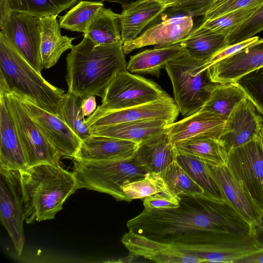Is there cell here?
Returning a JSON list of instances; mask_svg holds the SVG:
<instances>
[{
	"instance_id": "cell-38",
	"label": "cell",
	"mask_w": 263,
	"mask_h": 263,
	"mask_svg": "<svg viewBox=\"0 0 263 263\" xmlns=\"http://www.w3.org/2000/svg\"><path fill=\"white\" fill-rule=\"evenodd\" d=\"M259 6L238 9L211 20L203 21L200 26L227 37L248 19Z\"/></svg>"
},
{
	"instance_id": "cell-6",
	"label": "cell",
	"mask_w": 263,
	"mask_h": 263,
	"mask_svg": "<svg viewBox=\"0 0 263 263\" xmlns=\"http://www.w3.org/2000/svg\"><path fill=\"white\" fill-rule=\"evenodd\" d=\"M205 63L185 54L165 67L172 82L174 101L184 117L199 111L217 85L211 80L208 68L204 69Z\"/></svg>"
},
{
	"instance_id": "cell-32",
	"label": "cell",
	"mask_w": 263,
	"mask_h": 263,
	"mask_svg": "<svg viewBox=\"0 0 263 263\" xmlns=\"http://www.w3.org/2000/svg\"><path fill=\"white\" fill-rule=\"evenodd\" d=\"M246 97L243 90L236 82L217 84L201 109L226 120L235 107Z\"/></svg>"
},
{
	"instance_id": "cell-18",
	"label": "cell",
	"mask_w": 263,
	"mask_h": 263,
	"mask_svg": "<svg viewBox=\"0 0 263 263\" xmlns=\"http://www.w3.org/2000/svg\"><path fill=\"white\" fill-rule=\"evenodd\" d=\"M122 243L135 257H142L158 263H201L199 258L185 254L170 243L158 241L128 230Z\"/></svg>"
},
{
	"instance_id": "cell-8",
	"label": "cell",
	"mask_w": 263,
	"mask_h": 263,
	"mask_svg": "<svg viewBox=\"0 0 263 263\" xmlns=\"http://www.w3.org/2000/svg\"><path fill=\"white\" fill-rule=\"evenodd\" d=\"M168 97L156 83L125 70L116 73L106 89L101 104L90 116L136 106Z\"/></svg>"
},
{
	"instance_id": "cell-49",
	"label": "cell",
	"mask_w": 263,
	"mask_h": 263,
	"mask_svg": "<svg viewBox=\"0 0 263 263\" xmlns=\"http://www.w3.org/2000/svg\"><path fill=\"white\" fill-rule=\"evenodd\" d=\"M159 1L161 3L165 5L167 9L169 7H171L176 4L179 3V2L182 0H157Z\"/></svg>"
},
{
	"instance_id": "cell-16",
	"label": "cell",
	"mask_w": 263,
	"mask_h": 263,
	"mask_svg": "<svg viewBox=\"0 0 263 263\" xmlns=\"http://www.w3.org/2000/svg\"><path fill=\"white\" fill-rule=\"evenodd\" d=\"M191 16L181 15L167 18L146 29L134 40L123 43L125 54L147 46L162 47L180 43L193 28Z\"/></svg>"
},
{
	"instance_id": "cell-37",
	"label": "cell",
	"mask_w": 263,
	"mask_h": 263,
	"mask_svg": "<svg viewBox=\"0 0 263 263\" xmlns=\"http://www.w3.org/2000/svg\"><path fill=\"white\" fill-rule=\"evenodd\" d=\"M168 188L160 174L148 173L144 177L127 183L123 186V191L129 201L145 198Z\"/></svg>"
},
{
	"instance_id": "cell-30",
	"label": "cell",
	"mask_w": 263,
	"mask_h": 263,
	"mask_svg": "<svg viewBox=\"0 0 263 263\" xmlns=\"http://www.w3.org/2000/svg\"><path fill=\"white\" fill-rule=\"evenodd\" d=\"M177 151L193 156L214 165L226 164L227 152L218 139L209 137H194L174 146Z\"/></svg>"
},
{
	"instance_id": "cell-23",
	"label": "cell",
	"mask_w": 263,
	"mask_h": 263,
	"mask_svg": "<svg viewBox=\"0 0 263 263\" xmlns=\"http://www.w3.org/2000/svg\"><path fill=\"white\" fill-rule=\"evenodd\" d=\"M122 7L120 21L123 43L137 38L146 26L167 9L157 0H136Z\"/></svg>"
},
{
	"instance_id": "cell-45",
	"label": "cell",
	"mask_w": 263,
	"mask_h": 263,
	"mask_svg": "<svg viewBox=\"0 0 263 263\" xmlns=\"http://www.w3.org/2000/svg\"><path fill=\"white\" fill-rule=\"evenodd\" d=\"M251 234L258 246L261 249L263 248V213L252 226Z\"/></svg>"
},
{
	"instance_id": "cell-51",
	"label": "cell",
	"mask_w": 263,
	"mask_h": 263,
	"mask_svg": "<svg viewBox=\"0 0 263 263\" xmlns=\"http://www.w3.org/2000/svg\"><path fill=\"white\" fill-rule=\"evenodd\" d=\"M260 140H261V141L262 145L263 146V128H262V129L261 130V134H260Z\"/></svg>"
},
{
	"instance_id": "cell-46",
	"label": "cell",
	"mask_w": 263,
	"mask_h": 263,
	"mask_svg": "<svg viewBox=\"0 0 263 263\" xmlns=\"http://www.w3.org/2000/svg\"><path fill=\"white\" fill-rule=\"evenodd\" d=\"M234 263H263V248L237 259Z\"/></svg>"
},
{
	"instance_id": "cell-29",
	"label": "cell",
	"mask_w": 263,
	"mask_h": 263,
	"mask_svg": "<svg viewBox=\"0 0 263 263\" xmlns=\"http://www.w3.org/2000/svg\"><path fill=\"white\" fill-rule=\"evenodd\" d=\"M84 37L98 45L121 42L120 14L103 6L89 23Z\"/></svg>"
},
{
	"instance_id": "cell-26",
	"label": "cell",
	"mask_w": 263,
	"mask_h": 263,
	"mask_svg": "<svg viewBox=\"0 0 263 263\" xmlns=\"http://www.w3.org/2000/svg\"><path fill=\"white\" fill-rule=\"evenodd\" d=\"M186 54L179 43L162 47H155L139 52L130 57L127 70L136 74H149L158 78L160 71L170 62Z\"/></svg>"
},
{
	"instance_id": "cell-9",
	"label": "cell",
	"mask_w": 263,
	"mask_h": 263,
	"mask_svg": "<svg viewBox=\"0 0 263 263\" xmlns=\"http://www.w3.org/2000/svg\"><path fill=\"white\" fill-rule=\"evenodd\" d=\"M14 119L28 166L48 163L60 165L62 155L48 142L14 93L0 89Z\"/></svg>"
},
{
	"instance_id": "cell-44",
	"label": "cell",
	"mask_w": 263,
	"mask_h": 263,
	"mask_svg": "<svg viewBox=\"0 0 263 263\" xmlns=\"http://www.w3.org/2000/svg\"><path fill=\"white\" fill-rule=\"evenodd\" d=\"M258 40V36H254L240 43L226 47L217 52L206 63L204 64L203 65L204 68L207 69L217 61L239 52L246 47L254 44Z\"/></svg>"
},
{
	"instance_id": "cell-20",
	"label": "cell",
	"mask_w": 263,
	"mask_h": 263,
	"mask_svg": "<svg viewBox=\"0 0 263 263\" xmlns=\"http://www.w3.org/2000/svg\"><path fill=\"white\" fill-rule=\"evenodd\" d=\"M225 121L223 118L200 109L179 121L168 124L167 131L173 146L194 137H209L219 139Z\"/></svg>"
},
{
	"instance_id": "cell-5",
	"label": "cell",
	"mask_w": 263,
	"mask_h": 263,
	"mask_svg": "<svg viewBox=\"0 0 263 263\" xmlns=\"http://www.w3.org/2000/svg\"><path fill=\"white\" fill-rule=\"evenodd\" d=\"M73 173L78 189L85 188L129 202L123 191L124 184L144 177L148 173L134 157L124 159L74 161Z\"/></svg>"
},
{
	"instance_id": "cell-22",
	"label": "cell",
	"mask_w": 263,
	"mask_h": 263,
	"mask_svg": "<svg viewBox=\"0 0 263 263\" xmlns=\"http://www.w3.org/2000/svg\"><path fill=\"white\" fill-rule=\"evenodd\" d=\"M205 165L226 200L252 227L262 213L241 189L226 165H214L206 163Z\"/></svg>"
},
{
	"instance_id": "cell-3",
	"label": "cell",
	"mask_w": 263,
	"mask_h": 263,
	"mask_svg": "<svg viewBox=\"0 0 263 263\" xmlns=\"http://www.w3.org/2000/svg\"><path fill=\"white\" fill-rule=\"evenodd\" d=\"M23 218L26 223L54 219L78 189L73 172L43 163L20 170Z\"/></svg>"
},
{
	"instance_id": "cell-15",
	"label": "cell",
	"mask_w": 263,
	"mask_h": 263,
	"mask_svg": "<svg viewBox=\"0 0 263 263\" xmlns=\"http://www.w3.org/2000/svg\"><path fill=\"white\" fill-rule=\"evenodd\" d=\"M174 100L170 96L160 100L122 109L89 116L85 124L91 128L152 119H160L170 124L174 122L179 114Z\"/></svg>"
},
{
	"instance_id": "cell-25",
	"label": "cell",
	"mask_w": 263,
	"mask_h": 263,
	"mask_svg": "<svg viewBox=\"0 0 263 263\" xmlns=\"http://www.w3.org/2000/svg\"><path fill=\"white\" fill-rule=\"evenodd\" d=\"M170 123L160 119H152L95 127L89 129L91 135L114 137L141 143L165 131Z\"/></svg>"
},
{
	"instance_id": "cell-47",
	"label": "cell",
	"mask_w": 263,
	"mask_h": 263,
	"mask_svg": "<svg viewBox=\"0 0 263 263\" xmlns=\"http://www.w3.org/2000/svg\"><path fill=\"white\" fill-rule=\"evenodd\" d=\"M97 103L94 96L85 98L82 104V109L84 116L89 117L96 109Z\"/></svg>"
},
{
	"instance_id": "cell-17",
	"label": "cell",
	"mask_w": 263,
	"mask_h": 263,
	"mask_svg": "<svg viewBox=\"0 0 263 263\" xmlns=\"http://www.w3.org/2000/svg\"><path fill=\"white\" fill-rule=\"evenodd\" d=\"M263 66V39L239 52L221 60L208 68L212 82H236L243 75Z\"/></svg>"
},
{
	"instance_id": "cell-48",
	"label": "cell",
	"mask_w": 263,
	"mask_h": 263,
	"mask_svg": "<svg viewBox=\"0 0 263 263\" xmlns=\"http://www.w3.org/2000/svg\"><path fill=\"white\" fill-rule=\"evenodd\" d=\"M10 11L8 0H0V25L4 22Z\"/></svg>"
},
{
	"instance_id": "cell-11",
	"label": "cell",
	"mask_w": 263,
	"mask_h": 263,
	"mask_svg": "<svg viewBox=\"0 0 263 263\" xmlns=\"http://www.w3.org/2000/svg\"><path fill=\"white\" fill-rule=\"evenodd\" d=\"M1 32L40 74L41 63L40 17L30 14L11 11L0 25Z\"/></svg>"
},
{
	"instance_id": "cell-33",
	"label": "cell",
	"mask_w": 263,
	"mask_h": 263,
	"mask_svg": "<svg viewBox=\"0 0 263 263\" xmlns=\"http://www.w3.org/2000/svg\"><path fill=\"white\" fill-rule=\"evenodd\" d=\"M84 99L67 92L59 104L58 116L82 141L91 135L85 124V116L82 109Z\"/></svg>"
},
{
	"instance_id": "cell-35",
	"label": "cell",
	"mask_w": 263,
	"mask_h": 263,
	"mask_svg": "<svg viewBox=\"0 0 263 263\" xmlns=\"http://www.w3.org/2000/svg\"><path fill=\"white\" fill-rule=\"evenodd\" d=\"M80 0H8L11 11L23 12L42 17L58 15Z\"/></svg>"
},
{
	"instance_id": "cell-40",
	"label": "cell",
	"mask_w": 263,
	"mask_h": 263,
	"mask_svg": "<svg viewBox=\"0 0 263 263\" xmlns=\"http://www.w3.org/2000/svg\"><path fill=\"white\" fill-rule=\"evenodd\" d=\"M263 30V2L253 14L227 36V47L243 42Z\"/></svg>"
},
{
	"instance_id": "cell-41",
	"label": "cell",
	"mask_w": 263,
	"mask_h": 263,
	"mask_svg": "<svg viewBox=\"0 0 263 263\" xmlns=\"http://www.w3.org/2000/svg\"><path fill=\"white\" fill-rule=\"evenodd\" d=\"M262 2L263 0H214L203 21L211 20L238 9L259 6Z\"/></svg>"
},
{
	"instance_id": "cell-36",
	"label": "cell",
	"mask_w": 263,
	"mask_h": 263,
	"mask_svg": "<svg viewBox=\"0 0 263 263\" xmlns=\"http://www.w3.org/2000/svg\"><path fill=\"white\" fill-rule=\"evenodd\" d=\"M168 187L179 196L204 195L203 189L188 175L176 160L160 173Z\"/></svg>"
},
{
	"instance_id": "cell-50",
	"label": "cell",
	"mask_w": 263,
	"mask_h": 263,
	"mask_svg": "<svg viewBox=\"0 0 263 263\" xmlns=\"http://www.w3.org/2000/svg\"><path fill=\"white\" fill-rule=\"evenodd\" d=\"M134 1L136 0H101V2H108L110 3H116L121 4V6H122Z\"/></svg>"
},
{
	"instance_id": "cell-12",
	"label": "cell",
	"mask_w": 263,
	"mask_h": 263,
	"mask_svg": "<svg viewBox=\"0 0 263 263\" xmlns=\"http://www.w3.org/2000/svg\"><path fill=\"white\" fill-rule=\"evenodd\" d=\"M0 174L1 221L20 256L25 242L20 171L0 167Z\"/></svg>"
},
{
	"instance_id": "cell-10",
	"label": "cell",
	"mask_w": 263,
	"mask_h": 263,
	"mask_svg": "<svg viewBox=\"0 0 263 263\" xmlns=\"http://www.w3.org/2000/svg\"><path fill=\"white\" fill-rule=\"evenodd\" d=\"M226 165L241 189L263 213V146L260 137L229 151Z\"/></svg>"
},
{
	"instance_id": "cell-1",
	"label": "cell",
	"mask_w": 263,
	"mask_h": 263,
	"mask_svg": "<svg viewBox=\"0 0 263 263\" xmlns=\"http://www.w3.org/2000/svg\"><path fill=\"white\" fill-rule=\"evenodd\" d=\"M178 208L147 211L128 220V230L172 243L205 232L251 234L252 227L226 200L180 196Z\"/></svg>"
},
{
	"instance_id": "cell-24",
	"label": "cell",
	"mask_w": 263,
	"mask_h": 263,
	"mask_svg": "<svg viewBox=\"0 0 263 263\" xmlns=\"http://www.w3.org/2000/svg\"><path fill=\"white\" fill-rule=\"evenodd\" d=\"M176 155L166 129L140 143L134 158L149 172L160 174L176 160Z\"/></svg>"
},
{
	"instance_id": "cell-34",
	"label": "cell",
	"mask_w": 263,
	"mask_h": 263,
	"mask_svg": "<svg viewBox=\"0 0 263 263\" xmlns=\"http://www.w3.org/2000/svg\"><path fill=\"white\" fill-rule=\"evenodd\" d=\"M103 6L101 2L82 1L64 15L59 17L60 27L84 33L93 17Z\"/></svg>"
},
{
	"instance_id": "cell-31",
	"label": "cell",
	"mask_w": 263,
	"mask_h": 263,
	"mask_svg": "<svg viewBox=\"0 0 263 263\" xmlns=\"http://www.w3.org/2000/svg\"><path fill=\"white\" fill-rule=\"evenodd\" d=\"M176 160L203 189L204 196L217 200H226L219 186L208 172L205 162L193 156L178 151Z\"/></svg>"
},
{
	"instance_id": "cell-27",
	"label": "cell",
	"mask_w": 263,
	"mask_h": 263,
	"mask_svg": "<svg viewBox=\"0 0 263 263\" xmlns=\"http://www.w3.org/2000/svg\"><path fill=\"white\" fill-rule=\"evenodd\" d=\"M57 15L40 17V54L43 68L54 66L61 55L73 46V37L61 33Z\"/></svg>"
},
{
	"instance_id": "cell-4",
	"label": "cell",
	"mask_w": 263,
	"mask_h": 263,
	"mask_svg": "<svg viewBox=\"0 0 263 263\" xmlns=\"http://www.w3.org/2000/svg\"><path fill=\"white\" fill-rule=\"evenodd\" d=\"M0 89L25 97L56 116L65 95L36 71L1 32Z\"/></svg>"
},
{
	"instance_id": "cell-7",
	"label": "cell",
	"mask_w": 263,
	"mask_h": 263,
	"mask_svg": "<svg viewBox=\"0 0 263 263\" xmlns=\"http://www.w3.org/2000/svg\"><path fill=\"white\" fill-rule=\"evenodd\" d=\"M171 244L182 252L201 259L204 262L234 263L237 259L261 249L252 234L205 232Z\"/></svg>"
},
{
	"instance_id": "cell-42",
	"label": "cell",
	"mask_w": 263,
	"mask_h": 263,
	"mask_svg": "<svg viewBox=\"0 0 263 263\" xmlns=\"http://www.w3.org/2000/svg\"><path fill=\"white\" fill-rule=\"evenodd\" d=\"M214 0H182L166 9L172 15L204 16ZM165 10V11H166Z\"/></svg>"
},
{
	"instance_id": "cell-43",
	"label": "cell",
	"mask_w": 263,
	"mask_h": 263,
	"mask_svg": "<svg viewBox=\"0 0 263 263\" xmlns=\"http://www.w3.org/2000/svg\"><path fill=\"white\" fill-rule=\"evenodd\" d=\"M180 197L174 193L168 187L160 192L144 198V209L150 211L178 208Z\"/></svg>"
},
{
	"instance_id": "cell-19",
	"label": "cell",
	"mask_w": 263,
	"mask_h": 263,
	"mask_svg": "<svg viewBox=\"0 0 263 263\" xmlns=\"http://www.w3.org/2000/svg\"><path fill=\"white\" fill-rule=\"evenodd\" d=\"M139 143L90 135L83 140L74 160L91 161L124 159L134 157Z\"/></svg>"
},
{
	"instance_id": "cell-13",
	"label": "cell",
	"mask_w": 263,
	"mask_h": 263,
	"mask_svg": "<svg viewBox=\"0 0 263 263\" xmlns=\"http://www.w3.org/2000/svg\"><path fill=\"white\" fill-rule=\"evenodd\" d=\"M17 96L48 142L63 157L74 159L82 142L79 137L59 117L39 107L25 97Z\"/></svg>"
},
{
	"instance_id": "cell-14",
	"label": "cell",
	"mask_w": 263,
	"mask_h": 263,
	"mask_svg": "<svg viewBox=\"0 0 263 263\" xmlns=\"http://www.w3.org/2000/svg\"><path fill=\"white\" fill-rule=\"evenodd\" d=\"M263 118L246 97L226 120L219 140L227 152L260 137Z\"/></svg>"
},
{
	"instance_id": "cell-2",
	"label": "cell",
	"mask_w": 263,
	"mask_h": 263,
	"mask_svg": "<svg viewBox=\"0 0 263 263\" xmlns=\"http://www.w3.org/2000/svg\"><path fill=\"white\" fill-rule=\"evenodd\" d=\"M123 42L98 45L84 37L66 57L68 92L103 97L116 73L127 70Z\"/></svg>"
},
{
	"instance_id": "cell-28",
	"label": "cell",
	"mask_w": 263,
	"mask_h": 263,
	"mask_svg": "<svg viewBox=\"0 0 263 263\" xmlns=\"http://www.w3.org/2000/svg\"><path fill=\"white\" fill-rule=\"evenodd\" d=\"M180 44L187 55L206 63L217 52L227 47V37L199 25L193 29Z\"/></svg>"
},
{
	"instance_id": "cell-21",
	"label": "cell",
	"mask_w": 263,
	"mask_h": 263,
	"mask_svg": "<svg viewBox=\"0 0 263 263\" xmlns=\"http://www.w3.org/2000/svg\"><path fill=\"white\" fill-rule=\"evenodd\" d=\"M1 168L21 170L28 166L14 119L4 97L0 95Z\"/></svg>"
},
{
	"instance_id": "cell-39",
	"label": "cell",
	"mask_w": 263,
	"mask_h": 263,
	"mask_svg": "<svg viewBox=\"0 0 263 263\" xmlns=\"http://www.w3.org/2000/svg\"><path fill=\"white\" fill-rule=\"evenodd\" d=\"M235 82L263 118V66L243 75Z\"/></svg>"
}]
</instances>
